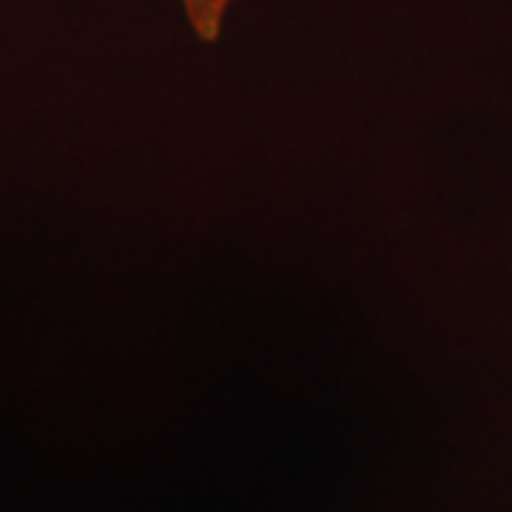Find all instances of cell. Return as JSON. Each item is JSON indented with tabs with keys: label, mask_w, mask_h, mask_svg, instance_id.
<instances>
[{
	"label": "cell",
	"mask_w": 512,
	"mask_h": 512,
	"mask_svg": "<svg viewBox=\"0 0 512 512\" xmlns=\"http://www.w3.org/2000/svg\"><path fill=\"white\" fill-rule=\"evenodd\" d=\"M234 0H183L185 15L191 20L194 32L205 43H214L222 32L225 12Z\"/></svg>",
	"instance_id": "6da1fadb"
}]
</instances>
